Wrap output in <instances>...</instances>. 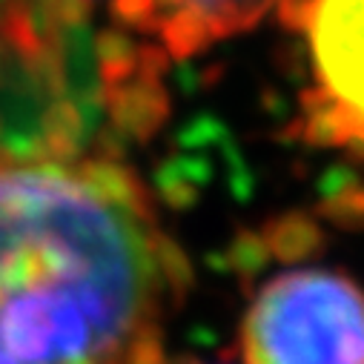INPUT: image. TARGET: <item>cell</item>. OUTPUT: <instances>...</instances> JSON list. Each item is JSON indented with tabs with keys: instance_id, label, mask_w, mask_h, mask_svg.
<instances>
[{
	"instance_id": "7a4b0ae2",
	"label": "cell",
	"mask_w": 364,
	"mask_h": 364,
	"mask_svg": "<svg viewBox=\"0 0 364 364\" xmlns=\"http://www.w3.org/2000/svg\"><path fill=\"white\" fill-rule=\"evenodd\" d=\"M247 364H364V290L333 267L269 276L244 316Z\"/></svg>"
},
{
	"instance_id": "3957f363",
	"label": "cell",
	"mask_w": 364,
	"mask_h": 364,
	"mask_svg": "<svg viewBox=\"0 0 364 364\" xmlns=\"http://www.w3.org/2000/svg\"><path fill=\"white\" fill-rule=\"evenodd\" d=\"M282 6L304 49L301 112L310 135L364 161V0H282Z\"/></svg>"
},
{
	"instance_id": "6da1fadb",
	"label": "cell",
	"mask_w": 364,
	"mask_h": 364,
	"mask_svg": "<svg viewBox=\"0 0 364 364\" xmlns=\"http://www.w3.org/2000/svg\"><path fill=\"white\" fill-rule=\"evenodd\" d=\"M181 284L127 166L0 152V364H164Z\"/></svg>"
},
{
	"instance_id": "5b68a950",
	"label": "cell",
	"mask_w": 364,
	"mask_h": 364,
	"mask_svg": "<svg viewBox=\"0 0 364 364\" xmlns=\"http://www.w3.org/2000/svg\"><path fill=\"white\" fill-rule=\"evenodd\" d=\"M60 4H69V6H75V9H80V12H86L89 0H60Z\"/></svg>"
},
{
	"instance_id": "277c9868",
	"label": "cell",
	"mask_w": 364,
	"mask_h": 364,
	"mask_svg": "<svg viewBox=\"0 0 364 364\" xmlns=\"http://www.w3.org/2000/svg\"><path fill=\"white\" fill-rule=\"evenodd\" d=\"M282 0H115L121 23L155 38L172 58L204 52L252 29Z\"/></svg>"
},
{
	"instance_id": "8992f818",
	"label": "cell",
	"mask_w": 364,
	"mask_h": 364,
	"mask_svg": "<svg viewBox=\"0 0 364 364\" xmlns=\"http://www.w3.org/2000/svg\"><path fill=\"white\" fill-rule=\"evenodd\" d=\"M181 364H204V361H181Z\"/></svg>"
}]
</instances>
